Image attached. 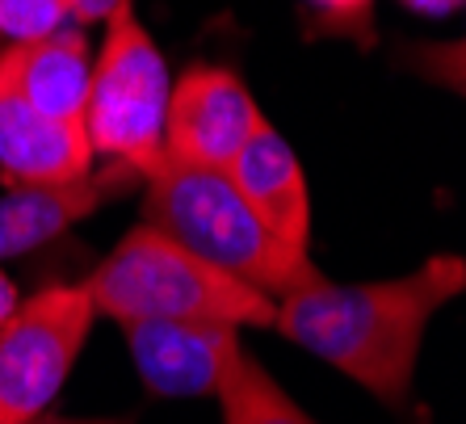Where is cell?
Segmentation results:
<instances>
[{"mask_svg":"<svg viewBox=\"0 0 466 424\" xmlns=\"http://www.w3.org/2000/svg\"><path fill=\"white\" fill-rule=\"evenodd\" d=\"M88 43L80 30H55L34 43H13L0 51V85L17 93L46 118L85 122L88 101Z\"/></svg>","mask_w":466,"mask_h":424,"instance_id":"8fae6325","label":"cell"},{"mask_svg":"<svg viewBox=\"0 0 466 424\" xmlns=\"http://www.w3.org/2000/svg\"><path fill=\"white\" fill-rule=\"evenodd\" d=\"M215 395L223 403V424H315L273 382V374L252 353H244V345H236L228 353L215 382Z\"/></svg>","mask_w":466,"mask_h":424,"instance_id":"7c38bea8","label":"cell"},{"mask_svg":"<svg viewBox=\"0 0 466 424\" xmlns=\"http://www.w3.org/2000/svg\"><path fill=\"white\" fill-rule=\"evenodd\" d=\"M25 424H127V420H67V416L43 412V416H34V420H25Z\"/></svg>","mask_w":466,"mask_h":424,"instance_id":"ac0fdd59","label":"cell"},{"mask_svg":"<svg viewBox=\"0 0 466 424\" xmlns=\"http://www.w3.org/2000/svg\"><path fill=\"white\" fill-rule=\"evenodd\" d=\"M97 311L85 286H46L0 324V424L43 416L76 366Z\"/></svg>","mask_w":466,"mask_h":424,"instance_id":"5b68a950","label":"cell"},{"mask_svg":"<svg viewBox=\"0 0 466 424\" xmlns=\"http://www.w3.org/2000/svg\"><path fill=\"white\" fill-rule=\"evenodd\" d=\"M260 126V109L244 80L228 67L198 64L168 88L164 160L228 173L239 147Z\"/></svg>","mask_w":466,"mask_h":424,"instance_id":"8992f818","label":"cell"},{"mask_svg":"<svg viewBox=\"0 0 466 424\" xmlns=\"http://www.w3.org/2000/svg\"><path fill=\"white\" fill-rule=\"evenodd\" d=\"M130 361L152 395H215L228 353L239 345V328L189 324V319H135L122 324Z\"/></svg>","mask_w":466,"mask_h":424,"instance_id":"52a82bcc","label":"cell"},{"mask_svg":"<svg viewBox=\"0 0 466 424\" xmlns=\"http://www.w3.org/2000/svg\"><path fill=\"white\" fill-rule=\"evenodd\" d=\"M72 17L67 0H0V46L34 43L64 30Z\"/></svg>","mask_w":466,"mask_h":424,"instance_id":"4fadbf2b","label":"cell"},{"mask_svg":"<svg viewBox=\"0 0 466 424\" xmlns=\"http://www.w3.org/2000/svg\"><path fill=\"white\" fill-rule=\"evenodd\" d=\"M93 173L85 122L46 118L0 85V181L17 186H59Z\"/></svg>","mask_w":466,"mask_h":424,"instance_id":"9c48e42d","label":"cell"},{"mask_svg":"<svg viewBox=\"0 0 466 424\" xmlns=\"http://www.w3.org/2000/svg\"><path fill=\"white\" fill-rule=\"evenodd\" d=\"M173 76L135 5L122 0L106 17V43L88 72L85 135L93 156L139 168L143 181L164 160V109Z\"/></svg>","mask_w":466,"mask_h":424,"instance_id":"277c9868","label":"cell"},{"mask_svg":"<svg viewBox=\"0 0 466 424\" xmlns=\"http://www.w3.org/2000/svg\"><path fill=\"white\" fill-rule=\"evenodd\" d=\"M228 177L286 248L307 252V244H311V194H307L303 164L294 160L290 143L265 118L231 160Z\"/></svg>","mask_w":466,"mask_h":424,"instance_id":"30bf717a","label":"cell"},{"mask_svg":"<svg viewBox=\"0 0 466 424\" xmlns=\"http://www.w3.org/2000/svg\"><path fill=\"white\" fill-rule=\"evenodd\" d=\"M143 194V223L194 252L210 269L228 273L231 282L282 303L286 294L324 282L307 252L286 248L244 202L228 173L194 168V164L160 160L147 173Z\"/></svg>","mask_w":466,"mask_h":424,"instance_id":"7a4b0ae2","label":"cell"},{"mask_svg":"<svg viewBox=\"0 0 466 424\" xmlns=\"http://www.w3.org/2000/svg\"><path fill=\"white\" fill-rule=\"evenodd\" d=\"M315 5L328 13H340V17H361L370 9V0H315Z\"/></svg>","mask_w":466,"mask_h":424,"instance_id":"e0dca14e","label":"cell"},{"mask_svg":"<svg viewBox=\"0 0 466 424\" xmlns=\"http://www.w3.org/2000/svg\"><path fill=\"white\" fill-rule=\"evenodd\" d=\"M143 181L139 168L109 160L101 173H85L59 186H17L0 197V261L43 248L55 236H64L72 223L88 218L101 202L122 197Z\"/></svg>","mask_w":466,"mask_h":424,"instance_id":"ba28073f","label":"cell"},{"mask_svg":"<svg viewBox=\"0 0 466 424\" xmlns=\"http://www.w3.org/2000/svg\"><path fill=\"white\" fill-rule=\"evenodd\" d=\"M466 286L462 257H433L390 282H315L278 303V332L337 366L382 403L412 395L429 319Z\"/></svg>","mask_w":466,"mask_h":424,"instance_id":"6da1fadb","label":"cell"},{"mask_svg":"<svg viewBox=\"0 0 466 424\" xmlns=\"http://www.w3.org/2000/svg\"><path fill=\"white\" fill-rule=\"evenodd\" d=\"M67 5H72L76 22H101V17H109V13L118 9L122 0H67Z\"/></svg>","mask_w":466,"mask_h":424,"instance_id":"5bb4252c","label":"cell"},{"mask_svg":"<svg viewBox=\"0 0 466 424\" xmlns=\"http://www.w3.org/2000/svg\"><path fill=\"white\" fill-rule=\"evenodd\" d=\"M93 298V311L118 324L135 319H189V324L228 328H273L278 303L228 273L210 269L156 227L139 223L118 239L97 269L80 282Z\"/></svg>","mask_w":466,"mask_h":424,"instance_id":"3957f363","label":"cell"},{"mask_svg":"<svg viewBox=\"0 0 466 424\" xmlns=\"http://www.w3.org/2000/svg\"><path fill=\"white\" fill-rule=\"evenodd\" d=\"M403 5H412L416 13H429V17H450L462 9V0H403Z\"/></svg>","mask_w":466,"mask_h":424,"instance_id":"9a60e30c","label":"cell"},{"mask_svg":"<svg viewBox=\"0 0 466 424\" xmlns=\"http://www.w3.org/2000/svg\"><path fill=\"white\" fill-rule=\"evenodd\" d=\"M17 303H22V298H17V286H13L9 273L0 269V324H5V319L17 311Z\"/></svg>","mask_w":466,"mask_h":424,"instance_id":"2e32d148","label":"cell"}]
</instances>
